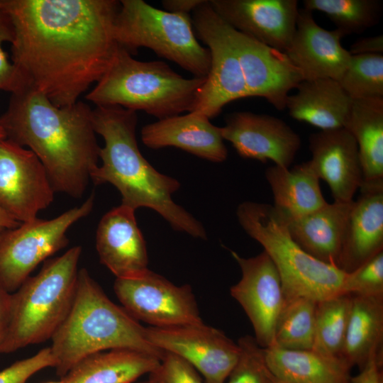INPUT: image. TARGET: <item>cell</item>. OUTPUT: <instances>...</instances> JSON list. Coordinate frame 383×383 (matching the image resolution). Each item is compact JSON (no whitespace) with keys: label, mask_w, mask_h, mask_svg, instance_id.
I'll list each match as a JSON object with an SVG mask.
<instances>
[{"label":"cell","mask_w":383,"mask_h":383,"mask_svg":"<svg viewBox=\"0 0 383 383\" xmlns=\"http://www.w3.org/2000/svg\"><path fill=\"white\" fill-rule=\"evenodd\" d=\"M55 190L35 154L0 140V208L19 223L38 218L53 201Z\"/></svg>","instance_id":"cell-13"},{"label":"cell","mask_w":383,"mask_h":383,"mask_svg":"<svg viewBox=\"0 0 383 383\" xmlns=\"http://www.w3.org/2000/svg\"><path fill=\"white\" fill-rule=\"evenodd\" d=\"M138 383H157V382L153 377L149 375L148 379H147L146 381H143V382H138Z\"/></svg>","instance_id":"cell-44"},{"label":"cell","mask_w":383,"mask_h":383,"mask_svg":"<svg viewBox=\"0 0 383 383\" xmlns=\"http://www.w3.org/2000/svg\"><path fill=\"white\" fill-rule=\"evenodd\" d=\"M352 303L353 295L348 293L318 301L312 350L329 355L340 356Z\"/></svg>","instance_id":"cell-31"},{"label":"cell","mask_w":383,"mask_h":383,"mask_svg":"<svg viewBox=\"0 0 383 383\" xmlns=\"http://www.w3.org/2000/svg\"><path fill=\"white\" fill-rule=\"evenodd\" d=\"M223 140L230 142L243 158L289 168L301 146V138L290 126L273 116L235 111L220 127Z\"/></svg>","instance_id":"cell-16"},{"label":"cell","mask_w":383,"mask_h":383,"mask_svg":"<svg viewBox=\"0 0 383 383\" xmlns=\"http://www.w3.org/2000/svg\"><path fill=\"white\" fill-rule=\"evenodd\" d=\"M51 341L60 378L80 360L100 351L132 349L160 359L165 354L148 341L145 327L113 303L85 268L78 271L72 306Z\"/></svg>","instance_id":"cell-4"},{"label":"cell","mask_w":383,"mask_h":383,"mask_svg":"<svg viewBox=\"0 0 383 383\" xmlns=\"http://www.w3.org/2000/svg\"><path fill=\"white\" fill-rule=\"evenodd\" d=\"M296 89V93L289 95L286 102L292 118L321 131L345 127L353 99L338 81L329 78L303 80Z\"/></svg>","instance_id":"cell-24"},{"label":"cell","mask_w":383,"mask_h":383,"mask_svg":"<svg viewBox=\"0 0 383 383\" xmlns=\"http://www.w3.org/2000/svg\"><path fill=\"white\" fill-rule=\"evenodd\" d=\"M230 26L263 44L285 52L296 30V0H211Z\"/></svg>","instance_id":"cell-17"},{"label":"cell","mask_w":383,"mask_h":383,"mask_svg":"<svg viewBox=\"0 0 383 383\" xmlns=\"http://www.w3.org/2000/svg\"><path fill=\"white\" fill-rule=\"evenodd\" d=\"M116 0H3L14 27L11 60L24 86L69 106L110 67Z\"/></svg>","instance_id":"cell-1"},{"label":"cell","mask_w":383,"mask_h":383,"mask_svg":"<svg viewBox=\"0 0 383 383\" xmlns=\"http://www.w3.org/2000/svg\"><path fill=\"white\" fill-rule=\"evenodd\" d=\"M120 4L114 23L120 47L131 55L149 48L194 77H207L210 52L198 42L189 15L157 9L143 0H121Z\"/></svg>","instance_id":"cell-8"},{"label":"cell","mask_w":383,"mask_h":383,"mask_svg":"<svg viewBox=\"0 0 383 383\" xmlns=\"http://www.w3.org/2000/svg\"><path fill=\"white\" fill-rule=\"evenodd\" d=\"M92 121L104 142L99 150L101 165L92 173V182L109 183L120 192L122 205L135 211L152 209L175 231L206 239L202 223L172 199L180 183L155 170L140 151L136 111L119 106H96Z\"/></svg>","instance_id":"cell-3"},{"label":"cell","mask_w":383,"mask_h":383,"mask_svg":"<svg viewBox=\"0 0 383 383\" xmlns=\"http://www.w3.org/2000/svg\"><path fill=\"white\" fill-rule=\"evenodd\" d=\"M161 359L132 349H111L77 362L61 378L63 383H134L153 372Z\"/></svg>","instance_id":"cell-26"},{"label":"cell","mask_w":383,"mask_h":383,"mask_svg":"<svg viewBox=\"0 0 383 383\" xmlns=\"http://www.w3.org/2000/svg\"><path fill=\"white\" fill-rule=\"evenodd\" d=\"M135 210L121 204L101 218L96 234L100 262L116 278H131L149 269L146 243L138 226Z\"/></svg>","instance_id":"cell-20"},{"label":"cell","mask_w":383,"mask_h":383,"mask_svg":"<svg viewBox=\"0 0 383 383\" xmlns=\"http://www.w3.org/2000/svg\"><path fill=\"white\" fill-rule=\"evenodd\" d=\"M353 201L338 267L350 273L383 251V182L362 183Z\"/></svg>","instance_id":"cell-22"},{"label":"cell","mask_w":383,"mask_h":383,"mask_svg":"<svg viewBox=\"0 0 383 383\" xmlns=\"http://www.w3.org/2000/svg\"><path fill=\"white\" fill-rule=\"evenodd\" d=\"M345 35L338 30L318 26L312 11L299 9L296 30L285 52L304 80L329 78L339 81L351 58L341 45Z\"/></svg>","instance_id":"cell-18"},{"label":"cell","mask_w":383,"mask_h":383,"mask_svg":"<svg viewBox=\"0 0 383 383\" xmlns=\"http://www.w3.org/2000/svg\"><path fill=\"white\" fill-rule=\"evenodd\" d=\"M0 125L6 138L35 154L55 192L75 199L83 196L99 166L101 148L87 104L79 100L58 107L26 87L11 94Z\"/></svg>","instance_id":"cell-2"},{"label":"cell","mask_w":383,"mask_h":383,"mask_svg":"<svg viewBox=\"0 0 383 383\" xmlns=\"http://www.w3.org/2000/svg\"><path fill=\"white\" fill-rule=\"evenodd\" d=\"M94 204L92 193L82 204L55 218H36L6 231L0 238V284L14 292L39 264L68 245L67 231L90 213Z\"/></svg>","instance_id":"cell-9"},{"label":"cell","mask_w":383,"mask_h":383,"mask_svg":"<svg viewBox=\"0 0 383 383\" xmlns=\"http://www.w3.org/2000/svg\"><path fill=\"white\" fill-rule=\"evenodd\" d=\"M238 344L240 355L225 383H272L267 366L265 349L251 335L241 337Z\"/></svg>","instance_id":"cell-34"},{"label":"cell","mask_w":383,"mask_h":383,"mask_svg":"<svg viewBox=\"0 0 383 383\" xmlns=\"http://www.w3.org/2000/svg\"><path fill=\"white\" fill-rule=\"evenodd\" d=\"M141 140L151 149L174 147L212 162H223L228 157L220 127L196 111L145 125Z\"/></svg>","instance_id":"cell-21"},{"label":"cell","mask_w":383,"mask_h":383,"mask_svg":"<svg viewBox=\"0 0 383 383\" xmlns=\"http://www.w3.org/2000/svg\"><path fill=\"white\" fill-rule=\"evenodd\" d=\"M82 248L48 259L34 276L11 293L8 328L0 353H10L51 339L72 306Z\"/></svg>","instance_id":"cell-6"},{"label":"cell","mask_w":383,"mask_h":383,"mask_svg":"<svg viewBox=\"0 0 383 383\" xmlns=\"http://www.w3.org/2000/svg\"><path fill=\"white\" fill-rule=\"evenodd\" d=\"M272 383H287V382L278 379L277 377L274 376L272 374Z\"/></svg>","instance_id":"cell-45"},{"label":"cell","mask_w":383,"mask_h":383,"mask_svg":"<svg viewBox=\"0 0 383 383\" xmlns=\"http://www.w3.org/2000/svg\"><path fill=\"white\" fill-rule=\"evenodd\" d=\"M353 201L327 203L299 218L284 216L293 240L316 259L338 267Z\"/></svg>","instance_id":"cell-23"},{"label":"cell","mask_w":383,"mask_h":383,"mask_svg":"<svg viewBox=\"0 0 383 383\" xmlns=\"http://www.w3.org/2000/svg\"><path fill=\"white\" fill-rule=\"evenodd\" d=\"M149 375L157 383H206L189 363L167 352L155 370Z\"/></svg>","instance_id":"cell-37"},{"label":"cell","mask_w":383,"mask_h":383,"mask_svg":"<svg viewBox=\"0 0 383 383\" xmlns=\"http://www.w3.org/2000/svg\"><path fill=\"white\" fill-rule=\"evenodd\" d=\"M265 349L267 367L287 383H350L351 368L340 357L314 350Z\"/></svg>","instance_id":"cell-25"},{"label":"cell","mask_w":383,"mask_h":383,"mask_svg":"<svg viewBox=\"0 0 383 383\" xmlns=\"http://www.w3.org/2000/svg\"><path fill=\"white\" fill-rule=\"evenodd\" d=\"M383 296L353 295L340 357L359 369L373 357H382Z\"/></svg>","instance_id":"cell-28"},{"label":"cell","mask_w":383,"mask_h":383,"mask_svg":"<svg viewBox=\"0 0 383 383\" xmlns=\"http://www.w3.org/2000/svg\"><path fill=\"white\" fill-rule=\"evenodd\" d=\"M6 138V133L4 128L0 125V140L4 139Z\"/></svg>","instance_id":"cell-46"},{"label":"cell","mask_w":383,"mask_h":383,"mask_svg":"<svg viewBox=\"0 0 383 383\" xmlns=\"http://www.w3.org/2000/svg\"><path fill=\"white\" fill-rule=\"evenodd\" d=\"M20 223L0 208V238L6 231L16 228Z\"/></svg>","instance_id":"cell-43"},{"label":"cell","mask_w":383,"mask_h":383,"mask_svg":"<svg viewBox=\"0 0 383 383\" xmlns=\"http://www.w3.org/2000/svg\"><path fill=\"white\" fill-rule=\"evenodd\" d=\"M265 174L273 194V206L287 218L309 214L328 203L310 160L291 169L274 165Z\"/></svg>","instance_id":"cell-27"},{"label":"cell","mask_w":383,"mask_h":383,"mask_svg":"<svg viewBox=\"0 0 383 383\" xmlns=\"http://www.w3.org/2000/svg\"><path fill=\"white\" fill-rule=\"evenodd\" d=\"M226 30L240 62L248 96L263 97L279 111L286 109L289 91L304 80L299 70L285 52L226 23Z\"/></svg>","instance_id":"cell-15"},{"label":"cell","mask_w":383,"mask_h":383,"mask_svg":"<svg viewBox=\"0 0 383 383\" xmlns=\"http://www.w3.org/2000/svg\"><path fill=\"white\" fill-rule=\"evenodd\" d=\"M345 292L352 295L383 296V251L348 273Z\"/></svg>","instance_id":"cell-35"},{"label":"cell","mask_w":383,"mask_h":383,"mask_svg":"<svg viewBox=\"0 0 383 383\" xmlns=\"http://www.w3.org/2000/svg\"><path fill=\"white\" fill-rule=\"evenodd\" d=\"M231 252L241 270L240 279L230 289L231 295L250 321L258 345L270 348L274 345L276 321L285 303L278 271L265 250L251 257Z\"/></svg>","instance_id":"cell-14"},{"label":"cell","mask_w":383,"mask_h":383,"mask_svg":"<svg viewBox=\"0 0 383 383\" xmlns=\"http://www.w3.org/2000/svg\"><path fill=\"white\" fill-rule=\"evenodd\" d=\"M244 231L262 247L279 274L285 300L316 301L345 292L348 273L304 251L292 238L284 216L273 205L244 201L236 210Z\"/></svg>","instance_id":"cell-7"},{"label":"cell","mask_w":383,"mask_h":383,"mask_svg":"<svg viewBox=\"0 0 383 383\" xmlns=\"http://www.w3.org/2000/svg\"><path fill=\"white\" fill-rule=\"evenodd\" d=\"M11 307V293L0 284V344L9 323Z\"/></svg>","instance_id":"cell-41"},{"label":"cell","mask_w":383,"mask_h":383,"mask_svg":"<svg viewBox=\"0 0 383 383\" xmlns=\"http://www.w3.org/2000/svg\"><path fill=\"white\" fill-rule=\"evenodd\" d=\"M48 383H63L61 380L60 382H51Z\"/></svg>","instance_id":"cell-47"},{"label":"cell","mask_w":383,"mask_h":383,"mask_svg":"<svg viewBox=\"0 0 383 383\" xmlns=\"http://www.w3.org/2000/svg\"><path fill=\"white\" fill-rule=\"evenodd\" d=\"M205 0H163L162 5L168 12L189 15Z\"/></svg>","instance_id":"cell-42"},{"label":"cell","mask_w":383,"mask_h":383,"mask_svg":"<svg viewBox=\"0 0 383 383\" xmlns=\"http://www.w3.org/2000/svg\"><path fill=\"white\" fill-rule=\"evenodd\" d=\"M338 82L353 100L383 98L382 54L351 55Z\"/></svg>","instance_id":"cell-33"},{"label":"cell","mask_w":383,"mask_h":383,"mask_svg":"<svg viewBox=\"0 0 383 383\" xmlns=\"http://www.w3.org/2000/svg\"><path fill=\"white\" fill-rule=\"evenodd\" d=\"M116 296L138 321L166 328L203 322L189 284L177 286L150 270L131 278H116Z\"/></svg>","instance_id":"cell-11"},{"label":"cell","mask_w":383,"mask_h":383,"mask_svg":"<svg viewBox=\"0 0 383 383\" xmlns=\"http://www.w3.org/2000/svg\"><path fill=\"white\" fill-rule=\"evenodd\" d=\"M1 4H2V0H0V7H1Z\"/></svg>","instance_id":"cell-48"},{"label":"cell","mask_w":383,"mask_h":383,"mask_svg":"<svg viewBox=\"0 0 383 383\" xmlns=\"http://www.w3.org/2000/svg\"><path fill=\"white\" fill-rule=\"evenodd\" d=\"M317 304L306 297L285 300L276 321L273 345L289 350L312 349Z\"/></svg>","instance_id":"cell-30"},{"label":"cell","mask_w":383,"mask_h":383,"mask_svg":"<svg viewBox=\"0 0 383 383\" xmlns=\"http://www.w3.org/2000/svg\"><path fill=\"white\" fill-rule=\"evenodd\" d=\"M382 362L379 357L371 358L357 375L351 377L350 383H383Z\"/></svg>","instance_id":"cell-39"},{"label":"cell","mask_w":383,"mask_h":383,"mask_svg":"<svg viewBox=\"0 0 383 383\" xmlns=\"http://www.w3.org/2000/svg\"><path fill=\"white\" fill-rule=\"evenodd\" d=\"M310 162L328 185L333 201L350 202L363 182L357 143L345 128L320 131L309 136Z\"/></svg>","instance_id":"cell-19"},{"label":"cell","mask_w":383,"mask_h":383,"mask_svg":"<svg viewBox=\"0 0 383 383\" xmlns=\"http://www.w3.org/2000/svg\"><path fill=\"white\" fill-rule=\"evenodd\" d=\"M1 90V89H0Z\"/></svg>","instance_id":"cell-49"},{"label":"cell","mask_w":383,"mask_h":383,"mask_svg":"<svg viewBox=\"0 0 383 383\" xmlns=\"http://www.w3.org/2000/svg\"><path fill=\"white\" fill-rule=\"evenodd\" d=\"M303 4L306 10L324 13L344 35L375 26L382 10L377 0H304Z\"/></svg>","instance_id":"cell-32"},{"label":"cell","mask_w":383,"mask_h":383,"mask_svg":"<svg viewBox=\"0 0 383 383\" xmlns=\"http://www.w3.org/2000/svg\"><path fill=\"white\" fill-rule=\"evenodd\" d=\"M206 78L187 79L163 61H140L118 45L103 77L86 95L96 106H119L159 119L194 111Z\"/></svg>","instance_id":"cell-5"},{"label":"cell","mask_w":383,"mask_h":383,"mask_svg":"<svg viewBox=\"0 0 383 383\" xmlns=\"http://www.w3.org/2000/svg\"><path fill=\"white\" fill-rule=\"evenodd\" d=\"M55 365L50 348L47 347L0 371V383H27L36 372L46 367H55Z\"/></svg>","instance_id":"cell-36"},{"label":"cell","mask_w":383,"mask_h":383,"mask_svg":"<svg viewBox=\"0 0 383 383\" xmlns=\"http://www.w3.org/2000/svg\"><path fill=\"white\" fill-rule=\"evenodd\" d=\"M344 128L357 143L362 183L383 182V98L353 100Z\"/></svg>","instance_id":"cell-29"},{"label":"cell","mask_w":383,"mask_h":383,"mask_svg":"<svg viewBox=\"0 0 383 383\" xmlns=\"http://www.w3.org/2000/svg\"><path fill=\"white\" fill-rule=\"evenodd\" d=\"M145 332L154 347L187 361L206 383H225L239 357L238 343L204 322L166 328L149 326Z\"/></svg>","instance_id":"cell-12"},{"label":"cell","mask_w":383,"mask_h":383,"mask_svg":"<svg viewBox=\"0 0 383 383\" xmlns=\"http://www.w3.org/2000/svg\"><path fill=\"white\" fill-rule=\"evenodd\" d=\"M3 1V0H2ZM14 39V27L9 14L0 7V89L11 94L24 86L13 64L8 60L2 44L12 43Z\"/></svg>","instance_id":"cell-38"},{"label":"cell","mask_w":383,"mask_h":383,"mask_svg":"<svg viewBox=\"0 0 383 383\" xmlns=\"http://www.w3.org/2000/svg\"><path fill=\"white\" fill-rule=\"evenodd\" d=\"M351 55L367 54H382L383 36L379 35L357 40L348 50Z\"/></svg>","instance_id":"cell-40"},{"label":"cell","mask_w":383,"mask_h":383,"mask_svg":"<svg viewBox=\"0 0 383 383\" xmlns=\"http://www.w3.org/2000/svg\"><path fill=\"white\" fill-rule=\"evenodd\" d=\"M197 37L207 46L211 67L193 111L209 119L216 117L228 103L248 97L240 62L226 30V22L205 1L192 12Z\"/></svg>","instance_id":"cell-10"}]
</instances>
